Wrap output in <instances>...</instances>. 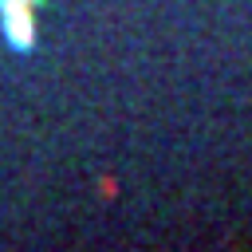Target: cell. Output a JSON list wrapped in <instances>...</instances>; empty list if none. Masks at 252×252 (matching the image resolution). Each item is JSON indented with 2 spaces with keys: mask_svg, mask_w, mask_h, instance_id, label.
Returning a JSON list of instances; mask_svg holds the SVG:
<instances>
[{
  "mask_svg": "<svg viewBox=\"0 0 252 252\" xmlns=\"http://www.w3.org/2000/svg\"><path fill=\"white\" fill-rule=\"evenodd\" d=\"M4 12V35L16 51H28L35 43V20H32V0H0Z\"/></svg>",
  "mask_w": 252,
  "mask_h": 252,
  "instance_id": "1",
  "label": "cell"
}]
</instances>
